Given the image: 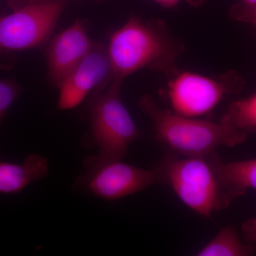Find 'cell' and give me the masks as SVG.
Listing matches in <instances>:
<instances>
[{"label": "cell", "mask_w": 256, "mask_h": 256, "mask_svg": "<svg viewBox=\"0 0 256 256\" xmlns=\"http://www.w3.org/2000/svg\"><path fill=\"white\" fill-rule=\"evenodd\" d=\"M112 80V68L107 46L95 43L60 87L58 108L76 107L92 89L106 86Z\"/></svg>", "instance_id": "obj_8"}, {"label": "cell", "mask_w": 256, "mask_h": 256, "mask_svg": "<svg viewBox=\"0 0 256 256\" xmlns=\"http://www.w3.org/2000/svg\"><path fill=\"white\" fill-rule=\"evenodd\" d=\"M64 8L60 0H46L26 3L0 16V68L12 65L14 53L44 44L53 33Z\"/></svg>", "instance_id": "obj_5"}, {"label": "cell", "mask_w": 256, "mask_h": 256, "mask_svg": "<svg viewBox=\"0 0 256 256\" xmlns=\"http://www.w3.org/2000/svg\"><path fill=\"white\" fill-rule=\"evenodd\" d=\"M232 16L236 20L248 22L256 25V6L252 9H246L238 6L233 9Z\"/></svg>", "instance_id": "obj_15"}, {"label": "cell", "mask_w": 256, "mask_h": 256, "mask_svg": "<svg viewBox=\"0 0 256 256\" xmlns=\"http://www.w3.org/2000/svg\"><path fill=\"white\" fill-rule=\"evenodd\" d=\"M87 172L84 184L90 193L106 200H116L129 196L152 185L161 183L156 168L142 169L111 160L102 162L86 161Z\"/></svg>", "instance_id": "obj_7"}, {"label": "cell", "mask_w": 256, "mask_h": 256, "mask_svg": "<svg viewBox=\"0 0 256 256\" xmlns=\"http://www.w3.org/2000/svg\"><path fill=\"white\" fill-rule=\"evenodd\" d=\"M122 82L112 80L106 92L99 94L92 109V136L98 148L90 162L122 160L128 148L140 136L139 129L120 96Z\"/></svg>", "instance_id": "obj_4"}, {"label": "cell", "mask_w": 256, "mask_h": 256, "mask_svg": "<svg viewBox=\"0 0 256 256\" xmlns=\"http://www.w3.org/2000/svg\"><path fill=\"white\" fill-rule=\"evenodd\" d=\"M164 8H171L176 6L180 2H186L193 6H198L204 2L205 0H152Z\"/></svg>", "instance_id": "obj_17"}, {"label": "cell", "mask_w": 256, "mask_h": 256, "mask_svg": "<svg viewBox=\"0 0 256 256\" xmlns=\"http://www.w3.org/2000/svg\"><path fill=\"white\" fill-rule=\"evenodd\" d=\"M242 230L246 242L256 244V217L245 220L242 224Z\"/></svg>", "instance_id": "obj_16"}, {"label": "cell", "mask_w": 256, "mask_h": 256, "mask_svg": "<svg viewBox=\"0 0 256 256\" xmlns=\"http://www.w3.org/2000/svg\"><path fill=\"white\" fill-rule=\"evenodd\" d=\"M256 252V246L242 242L234 227L225 226L206 245L196 252L197 256H250Z\"/></svg>", "instance_id": "obj_12"}, {"label": "cell", "mask_w": 256, "mask_h": 256, "mask_svg": "<svg viewBox=\"0 0 256 256\" xmlns=\"http://www.w3.org/2000/svg\"><path fill=\"white\" fill-rule=\"evenodd\" d=\"M217 169L224 184L239 197L248 188L256 190V158L224 162L220 158Z\"/></svg>", "instance_id": "obj_11"}, {"label": "cell", "mask_w": 256, "mask_h": 256, "mask_svg": "<svg viewBox=\"0 0 256 256\" xmlns=\"http://www.w3.org/2000/svg\"><path fill=\"white\" fill-rule=\"evenodd\" d=\"M244 4L242 8H246V9H252L256 6V0H242Z\"/></svg>", "instance_id": "obj_18"}, {"label": "cell", "mask_w": 256, "mask_h": 256, "mask_svg": "<svg viewBox=\"0 0 256 256\" xmlns=\"http://www.w3.org/2000/svg\"><path fill=\"white\" fill-rule=\"evenodd\" d=\"M138 106L150 118L156 140L181 156H206L220 146H239L248 137L220 120L210 122L163 110L151 96H143Z\"/></svg>", "instance_id": "obj_3"}, {"label": "cell", "mask_w": 256, "mask_h": 256, "mask_svg": "<svg viewBox=\"0 0 256 256\" xmlns=\"http://www.w3.org/2000/svg\"><path fill=\"white\" fill-rule=\"evenodd\" d=\"M216 152L202 156L170 154L156 166L162 184L169 185L190 210L204 217L227 208L238 198L227 188L217 169Z\"/></svg>", "instance_id": "obj_2"}, {"label": "cell", "mask_w": 256, "mask_h": 256, "mask_svg": "<svg viewBox=\"0 0 256 256\" xmlns=\"http://www.w3.org/2000/svg\"><path fill=\"white\" fill-rule=\"evenodd\" d=\"M112 80L122 82L131 74L148 68L174 76L176 60L184 50L182 42L161 20L144 22L131 16L111 35L107 46Z\"/></svg>", "instance_id": "obj_1"}, {"label": "cell", "mask_w": 256, "mask_h": 256, "mask_svg": "<svg viewBox=\"0 0 256 256\" xmlns=\"http://www.w3.org/2000/svg\"><path fill=\"white\" fill-rule=\"evenodd\" d=\"M244 79L234 70L216 77L178 72L168 84V96L175 114L196 118L210 112L224 96L242 90Z\"/></svg>", "instance_id": "obj_6"}, {"label": "cell", "mask_w": 256, "mask_h": 256, "mask_svg": "<svg viewBox=\"0 0 256 256\" xmlns=\"http://www.w3.org/2000/svg\"><path fill=\"white\" fill-rule=\"evenodd\" d=\"M21 94V88L11 80H0V124Z\"/></svg>", "instance_id": "obj_14"}, {"label": "cell", "mask_w": 256, "mask_h": 256, "mask_svg": "<svg viewBox=\"0 0 256 256\" xmlns=\"http://www.w3.org/2000/svg\"><path fill=\"white\" fill-rule=\"evenodd\" d=\"M94 43L80 21H76L54 37L46 52L50 84L60 88L69 74L88 53Z\"/></svg>", "instance_id": "obj_9"}, {"label": "cell", "mask_w": 256, "mask_h": 256, "mask_svg": "<svg viewBox=\"0 0 256 256\" xmlns=\"http://www.w3.org/2000/svg\"><path fill=\"white\" fill-rule=\"evenodd\" d=\"M220 121L247 136H256V92L232 102Z\"/></svg>", "instance_id": "obj_13"}, {"label": "cell", "mask_w": 256, "mask_h": 256, "mask_svg": "<svg viewBox=\"0 0 256 256\" xmlns=\"http://www.w3.org/2000/svg\"><path fill=\"white\" fill-rule=\"evenodd\" d=\"M47 174L48 162L38 154H30L22 164L0 162V193H18Z\"/></svg>", "instance_id": "obj_10"}, {"label": "cell", "mask_w": 256, "mask_h": 256, "mask_svg": "<svg viewBox=\"0 0 256 256\" xmlns=\"http://www.w3.org/2000/svg\"><path fill=\"white\" fill-rule=\"evenodd\" d=\"M46 1V0H28L26 3H38Z\"/></svg>", "instance_id": "obj_19"}]
</instances>
